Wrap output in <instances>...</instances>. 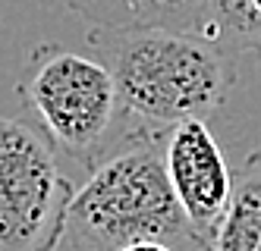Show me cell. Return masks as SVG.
<instances>
[{"mask_svg":"<svg viewBox=\"0 0 261 251\" xmlns=\"http://www.w3.org/2000/svg\"><path fill=\"white\" fill-rule=\"evenodd\" d=\"M167 129L133 123L72 195L63 251H123L136 242H186L192 226L164 163Z\"/></svg>","mask_w":261,"mask_h":251,"instance_id":"obj_1","label":"cell"},{"mask_svg":"<svg viewBox=\"0 0 261 251\" xmlns=\"http://www.w3.org/2000/svg\"><path fill=\"white\" fill-rule=\"evenodd\" d=\"M88 47L114 75L126 117L154 129L208 120L236 82L230 53L201 35L88 29Z\"/></svg>","mask_w":261,"mask_h":251,"instance_id":"obj_2","label":"cell"},{"mask_svg":"<svg viewBox=\"0 0 261 251\" xmlns=\"http://www.w3.org/2000/svg\"><path fill=\"white\" fill-rule=\"evenodd\" d=\"M19 98L41 132L79 166L91 170L133 129L110 69L95 53L38 44L19 72Z\"/></svg>","mask_w":261,"mask_h":251,"instance_id":"obj_3","label":"cell"},{"mask_svg":"<svg viewBox=\"0 0 261 251\" xmlns=\"http://www.w3.org/2000/svg\"><path fill=\"white\" fill-rule=\"evenodd\" d=\"M72 195L41 126L0 113V251H57Z\"/></svg>","mask_w":261,"mask_h":251,"instance_id":"obj_4","label":"cell"},{"mask_svg":"<svg viewBox=\"0 0 261 251\" xmlns=\"http://www.w3.org/2000/svg\"><path fill=\"white\" fill-rule=\"evenodd\" d=\"M164 163L192 233L211 245L233 198V173L208 123L186 120L167 129Z\"/></svg>","mask_w":261,"mask_h":251,"instance_id":"obj_5","label":"cell"},{"mask_svg":"<svg viewBox=\"0 0 261 251\" xmlns=\"http://www.w3.org/2000/svg\"><path fill=\"white\" fill-rule=\"evenodd\" d=\"M88 29H170L186 35L208 32V0H66Z\"/></svg>","mask_w":261,"mask_h":251,"instance_id":"obj_6","label":"cell"},{"mask_svg":"<svg viewBox=\"0 0 261 251\" xmlns=\"http://www.w3.org/2000/svg\"><path fill=\"white\" fill-rule=\"evenodd\" d=\"M211 251H261V151H252L236 173L233 198Z\"/></svg>","mask_w":261,"mask_h":251,"instance_id":"obj_7","label":"cell"},{"mask_svg":"<svg viewBox=\"0 0 261 251\" xmlns=\"http://www.w3.org/2000/svg\"><path fill=\"white\" fill-rule=\"evenodd\" d=\"M227 53H261V0H208V32Z\"/></svg>","mask_w":261,"mask_h":251,"instance_id":"obj_8","label":"cell"},{"mask_svg":"<svg viewBox=\"0 0 261 251\" xmlns=\"http://www.w3.org/2000/svg\"><path fill=\"white\" fill-rule=\"evenodd\" d=\"M195 239H198V236L186 239V242H136V245L123 248V251H189V245H192Z\"/></svg>","mask_w":261,"mask_h":251,"instance_id":"obj_9","label":"cell"},{"mask_svg":"<svg viewBox=\"0 0 261 251\" xmlns=\"http://www.w3.org/2000/svg\"><path fill=\"white\" fill-rule=\"evenodd\" d=\"M189 251H211V245L204 242V239H195V242L189 245Z\"/></svg>","mask_w":261,"mask_h":251,"instance_id":"obj_10","label":"cell"}]
</instances>
